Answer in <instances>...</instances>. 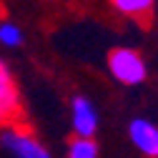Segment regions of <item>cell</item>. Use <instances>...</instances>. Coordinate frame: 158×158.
Wrapping results in <instances>:
<instances>
[{
    "label": "cell",
    "mask_w": 158,
    "mask_h": 158,
    "mask_svg": "<svg viewBox=\"0 0 158 158\" xmlns=\"http://www.w3.org/2000/svg\"><path fill=\"white\" fill-rule=\"evenodd\" d=\"M108 65H110V73L121 83H126V85H135V83L146 81V63H143V58L138 55L135 50H131V48L110 50Z\"/></svg>",
    "instance_id": "obj_1"
},
{
    "label": "cell",
    "mask_w": 158,
    "mask_h": 158,
    "mask_svg": "<svg viewBox=\"0 0 158 158\" xmlns=\"http://www.w3.org/2000/svg\"><path fill=\"white\" fill-rule=\"evenodd\" d=\"M0 113L3 121L10 123L13 118L20 115V98H18V88L13 83V75L8 70V65H0Z\"/></svg>",
    "instance_id": "obj_2"
},
{
    "label": "cell",
    "mask_w": 158,
    "mask_h": 158,
    "mask_svg": "<svg viewBox=\"0 0 158 158\" xmlns=\"http://www.w3.org/2000/svg\"><path fill=\"white\" fill-rule=\"evenodd\" d=\"M3 143H5L18 158H50V153L38 143L33 135L20 133V131H5Z\"/></svg>",
    "instance_id": "obj_3"
},
{
    "label": "cell",
    "mask_w": 158,
    "mask_h": 158,
    "mask_svg": "<svg viewBox=\"0 0 158 158\" xmlns=\"http://www.w3.org/2000/svg\"><path fill=\"white\" fill-rule=\"evenodd\" d=\"M95 126H98L95 108L90 106V101H85L83 95H75L73 98V131L81 138H90L95 133Z\"/></svg>",
    "instance_id": "obj_4"
},
{
    "label": "cell",
    "mask_w": 158,
    "mask_h": 158,
    "mask_svg": "<svg viewBox=\"0 0 158 158\" xmlns=\"http://www.w3.org/2000/svg\"><path fill=\"white\" fill-rule=\"evenodd\" d=\"M131 141L146 156L158 158V126L143 121V118H138V121L131 123Z\"/></svg>",
    "instance_id": "obj_5"
},
{
    "label": "cell",
    "mask_w": 158,
    "mask_h": 158,
    "mask_svg": "<svg viewBox=\"0 0 158 158\" xmlns=\"http://www.w3.org/2000/svg\"><path fill=\"white\" fill-rule=\"evenodd\" d=\"M113 8L121 10V13H126L128 18L143 20V25H148V18L153 13V3H151V0H115Z\"/></svg>",
    "instance_id": "obj_6"
},
{
    "label": "cell",
    "mask_w": 158,
    "mask_h": 158,
    "mask_svg": "<svg viewBox=\"0 0 158 158\" xmlns=\"http://www.w3.org/2000/svg\"><path fill=\"white\" fill-rule=\"evenodd\" d=\"M68 158H98V146L90 138H75L68 148Z\"/></svg>",
    "instance_id": "obj_7"
},
{
    "label": "cell",
    "mask_w": 158,
    "mask_h": 158,
    "mask_svg": "<svg viewBox=\"0 0 158 158\" xmlns=\"http://www.w3.org/2000/svg\"><path fill=\"white\" fill-rule=\"evenodd\" d=\"M0 40H3V45H20L23 43V33L18 25L13 23H3V28H0Z\"/></svg>",
    "instance_id": "obj_8"
}]
</instances>
